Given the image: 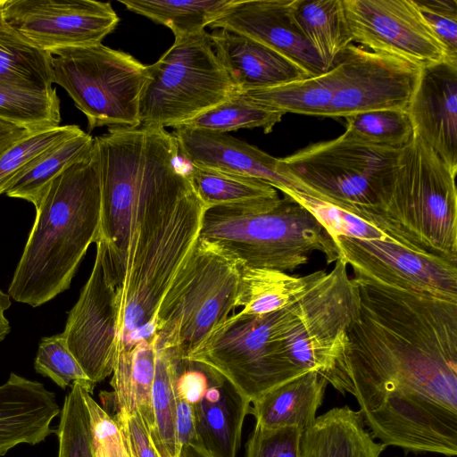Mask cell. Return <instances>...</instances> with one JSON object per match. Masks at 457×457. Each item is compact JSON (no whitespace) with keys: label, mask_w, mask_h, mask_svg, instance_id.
<instances>
[{"label":"cell","mask_w":457,"mask_h":457,"mask_svg":"<svg viewBox=\"0 0 457 457\" xmlns=\"http://www.w3.org/2000/svg\"><path fill=\"white\" fill-rule=\"evenodd\" d=\"M406 112L414 136L457 173V62L423 67Z\"/></svg>","instance_id":"19"},{"label":"cell","mask_w":457,"mask_h":457,"mask_svg":"<svg viewBox=\"0 0 457 457\" xmlns=\"http://www.w3.org/2000/svg\"><path fill=\"white\" fill-rule=\"evenodd\" d=\"M148 70L139 101L144 127L181 126L238 92L205 30L175 37Z\"/></svg>","instance_id":"6"},{"label":"cell","mask_w":457,"mask_h":457,"mask_svg":"<svg viewBox=\"0 0 457 457\" xmlns=\"http://www.w3.org/2000/svg\"><path fill=\"white\" fill-rule=\"evenodd\" d=\"M179 457H212V456L200 445H185L181 447Z\"/></svg>","instance_id":"48"},{"label":"cell","mask_w":457,"mask_h":457,"mask_svg":"<svg viewBox=\"0 0 457 457\" xmlns=\"http://www.w3.org/2000/svg\"><path fill=\"white\" fill-rule=\"evenodd\" d=\"M0 120L37 132L59 127L56 89L37 90L0 84Z\"/></svg>","instance_id":"32"},{"label":"cell","mask_w":457,"mask_h":457,"mask_svg":"<svg viewBox=\"0 0 457 457\" xmlns=\"http://www.w3.org/2000/svg\"><path fill=\"white\" fill-rule=\"evenodd\" d=\"M386 447L347 405L316 417L302 436V457H379Z\"/></svg>","instance_id":"23"},{"label":"cell","mask_w":457,"mask_h":457,"mask_svg":"<svg viewBox=\"0 0 457 457\" xmlns=\"http://www.w3.org/2000/svg\"><path fill=\"white\" fill-rule=\"evenodd\" d=\"M353 42L420 67L452 61L412 0H343Z\"/></svg>","instance_id":"15"},{"label":"cell","mask_w":457,"mask_h":457,"mask_svg":"<svg viewBox=\"0 0 457 457\" xmlns=\"http://www.w3.org/2000/svg\"><path fill=\"white\" fill-rule=\"evenodd\" d=\"M66 395L55 429L59 441L58 457H94L89 414L84 388L77 382Z\"/></svg>","instance_id":"38"},{"label":"cell","mask_w":457,"mask_h":457,"mask_svg":"<svg viewBox=\"0 0 457 457\" xmlns=\"http://www.w3.org/2000/svg\"><path fill=\"white\" fill-rule=\"evenodd\" d=\"M156 345L154 335L138 341L129 351L117 353L109 394L117 411H137L149 434L154 426L152 389L155 372Z\"/></svg>","instance_id":"25"},{"label":"cell","mask_w":457,"mask_h":457,"mask_svg":"<svg viewBox=\"0 0 457 457\" xmlns=\"http://www.w3.org/2000/svg\"><path fill=\"white\" fill-rule=\"evenodd\" d=\"M333 239L356 281L457 303V262L386 240Z\"/></svg>","instance_id":"12"},{"label":"cell","mask_w":457,"mask_h":457,"mask_svg":"<svg viewBox=\"0 0 457 457\" xmlns=\"http://www.w3.org/2000/svg\"><path fill=\"white\" fill-rule=\"evenodd\" d=\"M60 411L55 395L42 383L12 372L0 386V456L17 445L45 441Z\"/></svg>","instance_id":"21"},{"label":"cell","mask_w":457,"mask_h":457,"mask_svg":"<svg viewBox=\"0 0 457 457\" xmlns=\"http://www.w3.org/2000/svg\"><path fill=\"white\" fill-rule=\"evenodd\" d=\"M251 402L220 372L192 405L199 445L212 457H236Z\"/></svg>","instance_id":"22"},{"label":"cell","mask_w":457,"mask_h":457,"mask_svg":"<svg viewBox=\"0 0 457 457\" xmlns=\"http://www.w3.org/2000/svg\"><path fill=\"white\" fill-rule=\"evenodd\" d=\"M93 142L94 137L84 131L62 142L35 167L20 177L5 194L30 202L37 209L53 179L80 157Z\"/></svg>","instance_id":"34"},{"label":"cell","mask_w":457,"mask_h":457,"mask_svg":"<svg viewBox=\"0 0 457 457\" xmlns=\"http://www.w3.org/2000/svg\"><path fill=\"white\" fill-rule=\"evenodd\" d=\"M212 47L238 92L264 89L310 76L278 51L237 32L217 29Z\"/></svg>","instance_id":"20"},{"label":"cell","mask_w":457,"mask_h":457,"mask_svg":"<svg viewBox=\"0 0 457 457\" xmlns=\"http://www.w3.org/2000/svg\"><path fill=\"white\" fill-rule=\"evenodd\" d=\"M452 61H457V0H412Z\"/></svg>","instance_id":"43"},{"label":"cell","mask_w":457,"mask_h":457,"mask_svg":"<svg viewBox=\"0 0 457 457\" xmlns=\"http://www.w3.org/2000/svg\"><path fill=\"white\" fill-rule=\"evenodd\" d=\"M155 337V336H154ZM152 389L154 426L151 439L161 457H179L176 432V399L171 373L172 348L156 344Z\"/></svg>","instance_id":"33"},{"label":"cell","mask_w":457,"mask_h":457,"mask_svg":"<svg viewBox=\"0 0 457 457\" xmlns=\"http://www.w3.org/2000/svg\"><path fill=\"white\" fill-rule=\"evenodd\" d=\"M191 184L207 209L257 212L274 207L280 197L265 181L217 170L190 166Z\"/></svg>","instance_id":"26"},{"label":"cell","mask_w":457,"mask_h":457,"mask_svg":"<svg viewBox=\"0 0 457 457\" xmlns=\"http://www.w3.org/2000/svg\"><path fill=\"white\" fill-rule=\"evenodd\" d=\"M0 9L20 35L50 54L101 44L120 20L110 3L93 0H0Z\"/></svg>","instance_id":"14"},{"label":"cell","mask_w":457,"mask_h":457,"mask_svg":"<svg viewBox=\"0 0 457 457\" xmlns=\"http://www.w3.org/2000/svg\"><path fill=\"white\" fill-rule=\"evenodd\" d=\"M328 384L318 372L307 371L259 396L249 413L255 425L265 428L297 426L304 430L316 419Z\"/></svg>","instance_id":"24"},{"label":"cell","mask_w":457,"mask_h":457,"mask_svg":"<svg viewBox=\"0 0 457 457\" xmlns=\"http://www.w3.org/2000/svg\"><path fill=\"white\" fill-rule=\"evenodd\" d=\"M53 82L66 90L87 119L88 131L103 126H140L139 101L148 65L102 43L52 54Z\"/></svg>","instance_id":"9"},{"label":"cell","mask_w":457,"mask_h":457,"mask_svg":"<svg viewBox=\"0 0 457 457\" xmlns=\"http://www.w3.org/2000/svg\"><path fill=\"white\" fill-rule=\"evenodd\" d=\"M62 336L86 375L97 384L112 374L117 358L116 288L101 241L90 276L70 311Z\"/></svg>","instance_id":"16"},{"label":"cell","mask_w":457,"mask_h":457,"mask_svg":"<svg viewBox=\"0 0 457 457\" xmlns=\"http://www.w3.org/2000/svg\"><path fill=\"white\" fill-rule=\"evenodd\" d=\"M161 129L109 128L94 137L101 186L98 241L104 245L108 277L115 288L125 278L137 208Z\"/></svg>","instance_id":"7"},{"label":"cell","mask_w":457,"mask_h":457,"mask_svg":"<svg viewBox=\"0 0 457 457\" xmlns=\"http://www.w3.org/2000/svg\"><path fill=\"white\" fill-rule=\"evenodd\" d=\"M303 432L297 426L265 428L255 425L245 445V457H302Z\"/></svg>","instance_id":"41"},{"label":"cell","mask_w":457,"mask_h":457,"mask_svg":"<svg viewBox=\"0 0 457 457\" xmlns=\"http://www.w3.org/2000/svg\"><path fill=\"white\" fill-rule=\"evenodd\" d=\"M53 83L52 55L20 35L0 9V84L49 90Z\"/></svg>","instance_id":"29"},{"label":"cell","mask_w":457,"mask_h":457,"mask_svg":"<svg viewBox=\"0 0 457 457\" xmlns=\"http://www.w3.org/2000/svg\"><path fill=\"white\" fill-rule=\"evenodd\" d=\"M101 186L96 145L57 175L40 204L8 295L37 307L67 290L89 245L99 240Z\"/></svg>","instance_id":"2"},{"label":"cell","mask_w":457,"mask_h":457,"mask_svg":"<svg viewBox=\"0 0 457 457\" xmlns=\"http://www.w3.org/2000/svg\"><path fill=\"white\" fill-rule=\"evenodd\" d=\"M112 418L122 433L129 457H161L137 411L130 413L117 411Z\"/></svg>","instance_id":"44"},{"label":"cell","mask_w":457,"mask_h":457,"mask_svg":"<svg viewBox=\"0 0 457 457\" xmlns=\"http://www.w3.org/2000/svg\"><path fill=\"white\" fill-rule=\"evenodd\" d=\"M31 133L34 132L0 120V158L12 145Z\"/></svg>","instance_id":"46"},{"label":"cell","mask_w":457,"mask_h":457,"mask_svg":"<svg viewBox=\"0 0 457 457\" xmlns=\"http://www.w3.org/2000/svg\"><path fill=\"white\" fill-rule=\"evenodd\" d=\"M326 271L295 277L277 270L240 266L237 308L245 315H262L296 302Z\"/></svg>","instance_id":"27"},{"label":"cell","mask_w":457,"mask_h":457,"mask_svg":"<svg viewBox=\"0 0 457 457\" xmlns=\"http://www.w3.org/2000/svg\"><path fill=\"white\" fill-rule=\"evenodd\" d=\"M90 420L94 457H129L122 433L114 419L84 390Z\"/></svg>","instance_id":"42"},{"label":"cell","mask_w":457,"mask_h":457,"mask_svg":"<svg viewBox=\"0 0 457 457\" xmlns=\"http://www.w3.org/2000/svg\"><path fill=\"white\" fill-rule=\"evenodd\" d=\"M293 309L294 303L262 315L235 313L187 359L220 372L252 403L305 373L292 362L284 342Z\"/></svg>","instance_id":"8"},{"label":"cell","mask_w":457,"mask_h":457,"mask_svg":"<svg viewBox=\"0 0 457 457\" xmlns=\"http://www.w3.org/2000/svg\"><path fill=\"white\" fill-rule=\"evenodd\" d=\"M287 195L310 211L332 237L345 236L362 240H386L400 245L382 229L343 207L300 192Z\"/></svg>","instance_id":"39"},{"label":"cell","mask_w":457,"mask_h":457,"mask_svg":"<svg viewBox=\"0 0 457 457\" xmlns=\"http://www.w3.org/2000/svg\"><path fill=\"white\" fill-rule=\"evenodd\" d=\"M455 177L427 144L413 136L400 150L392 179L375 205L350 212L405 247L457 262Z\"/></svg>","instance_id":"3"},{"label":"cell","mask_w":457,"mask_h":457,"mask_svg":"<svg viewBox=\"0 0 457 457\" xmlns=\"http://www.w3.org/2000/svg\"><path fill=\"white\" fill-rule=\"evenodd\" d=\"M35 370L42 376L50 378L62 389L77 382L92 394L96 386L69 350L62 334L41 339L35 359Z\"/></svg>","instance_id":"40"},{"label":"cell","mask_w":457,"mask_h":457,"mask_svg":"<svg viewBox=\"0 0 457 457\" xmlns=\"http://www.w3.org/2000/svg\"><path fill=\"white\" fill-rule=\"evenodd\" d=\"M400 150L361 142L345 131L280 160L307 195L352 211L375 205L391 180Z\"/></svg>","instance_id":"10"},{"label":"cell","mask_w":457,"mask_h":457,"mask_svg":"<svg viewBox=\"0 0 457 457\" xmlns=\"http://www.w3.org/2000/svg\"><path fill=\"white\" fill-rule=\"evenodd\" d=\"M206 210L175 137L164 132L141 195L125 278L116 288L118 351L154 335L157 308L196 244Z\"/></svg>","instance_id":"1"},{"label":"cell","mask_w":457,"mask_h":457,"mask_svg":"<svg viewBox=\"0 0 457 457\" xmlns=\"http://www.w3.org/2000/svg\"><path fill=\"white\" fill-rule=\"evenodd\" d=\"M10 305V295L0 288V342L4 339L10 331V323L5 316V312Z\"/></svg>","instance_id":"47"},{"label":"cell","mask_w":457,"mask_h":457,"mask_svg":"<svg viewBox=\"0 0 457 457\" xmlns=\"http://www.w3.org/2000/svg\"><path fill=\"white\" fill-rule=\"evenodd\" d=\"M337 78L327 117L404 110L418 83L421 67L404 59L351 44L335 63Z\"/></svg>","instance_id":"13"},{"label":"cell","mask_w":457,"mask_h":457,"mask_svg":"<svg viewBox=\"0 0 457 457\" xmlns=\"http://www.w3.org/2000/svg\"><path fill=\"white\" fill-rule=\"evenodd\" d=\"M239 280L237 260L199 237L157 308V345L189 358L237 308Z\"/></svg>","instance_id":"5"},{"label":"cell","mask_w":457,"mask_h":457,"mask_svg":"<svg viewBox=\"0 0 457 457\" xmlns=\"http://www.w3.org/2000/svg\"><path fill=\"white\" fill-rule=\"evenodd\" d=\"M337 67L276 87L245 92L258 104L283 114L327 117L337 87Z\"/></svg>","instance_id":"30"},{"label":"cell","mask_w":457,"mask_h":457,"mask_svg":"<svg viewBox=\"0 0 457 457\" xmlns=\"http://www.w3.org/2000/svg\"><path fill=\"white\" fill-rule=\"evenodd\" d=\"M295 18L301 30L329 71L353 37L343 0H295Z\"/></svg>","instance_id":"28"},{"label":"cell","mask_w":457,"mask_h":457,"mask_svg":"<svg viewBox=\"0 0 457 457\" xmlns=\"http://www.w3.org/2000/svg\"><path fill=\"white\" fill-rule=\"evenodd\" d=\"M283 115L258 104L245 93L236 92L221 104L181 126L221 133L262 128L264 133H270Z\"/></svg>","instance_id":"35"},{"label":"cell","mask_w":457,"mask_h":457,"mask_svg":"<svg viewBox=\"0 0 457 457\" xmlns=\"http://www.w3.org/2000/svg\"><path fill=\"white\" fill-rule=\"evenodd\" d=\"M345 120L346 133L376 146L399 150L414 136L411 120L404 110H375L348 116Z\"/></svg>","instance_id":"37"},{"label":"cell","mask_w":457,"mask_h":457,"mask_svg":"<svg viewBox=\"0 0 457 457\" xmlns=\"http://www.w3.org/2000/svg\"><path fill=\"white\" fill-rule=\"evenodd\" d=\"M176 432L179 451L185 445H199L191 404L176 397Z\"/></svg>","instance_id":"45"},{"label":"cell","mask_w":457,"mask_h":457,"mask_svg":"<svg viewBox=\"0 0 457 457\" xmlns=\"http://www.w3.org/2000/svg\"><path fill=\"white\" fill-rule=\"evenodd\" d=\"M232 0H120L128 10L168 27L175 37L197 34L220 17Z\"/></svg>","instance_id":"31"},{"label":"cell","mask_w":457,"mask_h":457,"mask_svg":"<svg viewBox=\"0 0 457 457\" xmlns=\"http://www.w3.org/2000/svg\"><path fill=\"white\" fill-rule=\"evenodd\" d=\"M199 237L221 247L241 267L291 271L305 264L315 251L321 252L328 263L340 258L325 228L287 195L262 212L209 208Z\"/></svg>","instance_id":"4"},{"label":"cell","mask_w":457,"mask_h":457,"mask_svg":"<svg viewBox=\"0 0 457 457\" xmlns=\"http://www.w3.org/2000/svg\"><path fill=\"white\" fill-rule=\"evenodd\" d=\"M295 0H232L209 26L263 44L297 63L310 77L327 71L295 18Z\"/></svg>","instance_id":"17"},{"label":"cell","mask_w":457,"mask_h":457,"mask_svg":"<svg viewBox=\"0 0 457 457\" xmlns=\"http://www.w3.org/2000/svg\"><path fill=\"white\" fill-rule=\"evenodd\" d=\"M180 157L190 166L217 170L267 182L283 194L308 195L307 190L287 171L280 158L237 139L228 133L174 128Z\"/></svg>","instance_id":"18"},{"label":"cell","mask_w":457,"mask_h":457,"mask_svg":"<svg viewBox=\"0 0 457 457\" xmlns=\"http://www.w3.org/2000/svg\"><path fill=\"white\" fill-rule=\"evenodd\" d=\"M358 303V284L339 258L294 303L284 339L292 362L304 372L316 371L328 379L342 356Z\"/></svg>","instance_id":"11"},{"label":"cell","mask_w":457,"mask_h":457,"mask_svg":"<svg viewBox=\"0 0 457 457\" xmlns=\"http://www.w3.org/2000/svg\"><path fill=\"white\" fill-rule=\"evenodd\" d=\"M77 125H65L34 132L12 145L0 158V195L62 142L80 134Z\"/></svg>","instance_id":"36"}]
</instances>
